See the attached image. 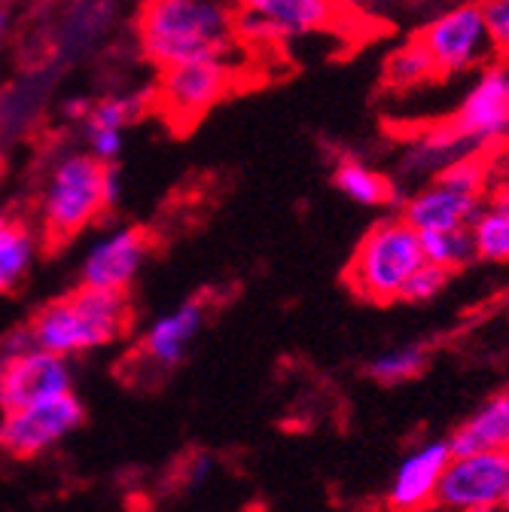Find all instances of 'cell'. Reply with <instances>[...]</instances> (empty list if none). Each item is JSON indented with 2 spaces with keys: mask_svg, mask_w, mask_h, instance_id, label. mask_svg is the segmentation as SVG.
<instances>
[{
  "mask_svg": "<svg viewBox=\"0 0 509 512\" xmlns=\"http://www.w3.org/2000/svg\"><path fill=\"white\" fill-rule=\"evenodd\" d=\"M445 439H449L452 455L509 452V391L488 397Z\"/></svg>",
  "mask_w": 509,
  "mask_h": 512,
  "instance_id": "obj_16",
  "label": "cell"
},
{
  "mask_svg": "<svg viewBox=\"0 0 509 512\" xmlns=\"http://www.w3.org/2000/svg\"><path fill=\"white\" fill-rule=\"evenodd\" d=\"M0 415H4V409H0Z\"/></svg>",
  "mask_w": 509,
  "mask_h": 512,
  "instance_id": "obj_36",
  "label": "cell"
},
{
  "mask_svg": "<svg viewBox=\"0 0 509 512\" xmlns=\"http://www.w3.org/2000/svg\"><path fill=\"white\" fill-rule=\"evenodd\" d=\"M205 317H208V308H205V299H199V296L183 299L168 314L156 317L141 339V354L147 357V363L174 369L189 354L193 342L199 339V333L205 327Z\"/></svg>",
  "mask_w": 509,
  "mask_h": 512,
  "instance_id": "obj_15",
  "label": "cell"
},
{
  "mask_svg": "<svg viewBox=\"0 0 509 512\" xmlns=\"http://www.w3.org/2000/svg\"><path fill=\"white\" fill-rule=\"evenodd\" d=\"M83 415L86 412L77 394L4 412L0 415V452L13 458H40L65 442L83 424Z\"/></svg>",
  "mask_w": 509,
  "mask_h": 512,
  "instance_id": "obj_7",
  "label": "cell"
},
{
  "mask_svg": "<svg viewBox=\"0 0 509 512\" xmlns=\"http://www.w3.org/2000/svg\"><path fill=\"white\" fill-rule=\"evenodd\" d=\"M28 330L34 348L65 360L110 348L129 330V296L80 287L43 305Z\"/></svg>",
  "mask_w": 509,
  "mask_h": 512,
  "instance_id": "obj_2",
  "label": "cell"
},
{
  "mask_svg": "<svg viewBox=\"0 0 509 512\" xmlns=\"http://www.w3.org/2000/svg\"><path fill=\"white\" fill-rule=\"evenodd\" d=\"M150 256V235L141 226H119L104 232L80 263V287L129 296Z\"/></svg>",
  "mask_w": 509,
  "mask_h": 512,
  "instance_id": "obj_8",
  "label": "cell"
},
{
  "mask_svg": "<svg viewBox=\"0 0 509 512\" xmlns=\"http://www.w3.org/2000/svg\"><path fill=\"white\" fill-rule=\"evenodd\" d=\"M452 461L449 439H427L415 445L412 452L400 461L394 470L391 488H388V506L394 512H412L436 500L439 479Z\"/></svg>",
  "mask_w": 509,
  "mask_h": 512,
  "instance_id": "obj_14",
  "label": "cell"
},
{
  "mask_svg": "<svg viewBox=\"0 0 509 512\" xmlns=\"http://www.w3.org/2000/svg\"><path fill=\"white\" fill-rule=\"evenodd\" d=\"M421 253H424V263L439 266L449 275L467 269L476 260L470 226L442 229V232H421Z\"/></svg>",
  "mask_w": 509,
  "mask_h": 512,
  "instance_id": "obj_21",
  "label": "cell"
},
{
  "mask_svg": "<svg viewBox=\"0 0 509 512\" xmlns=\"http://www.w3.org/2000/svg\"><path fill=\"white\" fill-rule=\"evenodd\" d=\"M333 0H238L235 31L250 40H296L330 28Z\"/></svg>",
  "mask_w": 509,
  "mask_h": 512,
  "instance_id": "obj_11",
  "label": "cell"
},
{
  "mask_svg": "<svg viewBox=\"0 0 509 512\" xmlns=\"http://www.w3.org/2000/svg\"><path fill=\"white\" fill-rule=\"evenodd\" d=\"M467 512H509L503 503H494V506H479V509H467Z\"/></svg>",
  "mask_w": 509,
  "mask_h": 512,
  "instance_id": "obj_31",
  "label": "cell"
},
{
  "mask_svg": "<svg viewBox=\"0 0 509 512\" xmlns=\"http://www.w3.org/2000/svg\"><path fill=\"white\" fill-rule=\"evenodd\" d=\"M4 34H7V13L0 10V43H4Z\"/></svg>",
  "mask_w": 509,
  "mask_h": 512,
  "instance_id": "obj_33",
  "label": "cell"
},
{
  "mask_svg": "<svg viewBox=\"0 0 509 512\" xmlns=\"http://www.w3.org/2000/svg\"><path fill=\"white\" fill-rule=\"evenodd\" d=\"M104 174L107 165L89 153H68L52 165L40 196V223L52 244L77 238L107 211Z\"/></svg>",
  "mask_w": 509,
  "mask_h": 512,
  "instance_id": "obj_4",
  "label": "cell"
},
{
  "mask_svg": "<svg viewBox=\"0 0 509 512\" xmlns=\"http://www.w3.org/2000/svg\"><path fill=\"white\" fill-rule=\"evenodd\" d=\"M122 199V174L116 165H107V174H104V208L113 211Z\"/></svg>",
  "mask_w": 509,
  "mask_h": 512,
  "instance_id": "obj_28",
  "label": "cell"
},
{
  "mask_svg": "<svg viewBox=\"0 0 509 512\" xmlns=\"http://www.w3.org/2000/svg\"><path fill=\"white\" fill-rule=\"evenodd\" d=\"M485 183L488 171L479 159L455 162L452 168L439 171L406 202L403 220L418 235L470 226L485 208Z\"/></svg>",
  "mask_w": 509,
  "mask_h": 512,
  "instance_id": "obj_5",
  "label": "cell"
},
{
  "mask_svg": "<svg viewBox=\"0 0 509 512\" xmlns=\"http://www.w3.org/2000/svg\"><path fill=\"white\" fill-rule=\"evenodd\" d=\"M65 394H74L71 360L46 354L40 348L0 360V409L4 412H16Z\"/></svg>",
  "mask_w": 509,
  "mask_h": 512,
  "instance_id": "obj_10",
  "label": "cell"
},
{
  "mask_svg": "<svg viewBox=\"0 0 509 512\" xmlns=\"http://www.w3.org/2000/svg\"><path fill=\"white\" fill-rule=\"evenodd\" d=\"M479 7H482V19H485V31H488L494 55L509 58V0H485Z\"/></svg>",
  "mask_w": 509,
  "mask_h": 512,
  "instance_id": "obj_26",
  "label": "cell"
},
{
  "mask_svg": "<svg viewBox=\"0 0 509 512\" xmlns=\"http://www.w3.org/2000/svg\"><path fill=\"white\" fill-rule=\"evenodd\" d=\"M470 238H473V250L476 260L485 263H509V214L497 211V208H482L479 217L470 223Z\"/></svg>",
  "mask_w": 509,
  "mask_h": 512,
  "instance_id": "obj_23",
  "label": "cell"
},
{
  "mask_svg": "<svg viewBox=\"0 0 509 512\" xmlns=\"http://www.w3.org/2000/svg\"><path fill=\"white\" fill-rule=\"evenodd\" d=\"M83 135L89 144V156H95L104 165H116V159L122 153V132L104 128V125H83Z\"/></svg>",
  "mask_w": 509,
  "mask_h": 512,
  "instance_id": "obj_27",
  "label": "cell"
},
{
  "mask_svg": "<svg viewBox=\"0 0 509 512\" xmlns=\"http://www.w3.org/2000/svg\"><path fill=\"white\" fill-rule=\"evenodd\" d=\"M488 208H497V211H506V214H509V180L500 183V186L494 189V196H491V205H488Z\"/></svg>",
  "mask_w": 509,
  "mask_h": 512,
  "instance_id": "obj_30",
  "label": "cell"
},
{
  "mask_svg": "<svg viewBox=\"0 0 509 512\" xmlns=\"http://www.w3.org/2000/svg\"><path fill=\"white\" fill-rule=\"evenodd\" d=\"M333 4H336V10H339V7H357L360 0H333Z\"/></svg>",
  "mask_w": 509,
  "mask_h": 512,
  "instance_id": "obj_34",
  "label": "cell"
},
{
  "mask_svg": "<svg viewBox=\"0 0 509 512\" xmlns=\"http://www.w3.org/2000/svg\"><path fill=\"white\" fill-rule=\"evenodd\" d=\"M412 512H449V509H442L439 503H427V506H421V509H412Z\"/></svg>",
  "mask_w": 509,
  "mask_h": 512,
  "instance_id": "obj_32",
  "label": "cell"
},
{
  "mask_svg": "<svg viewBox=\"0 0 509 512\" xmlns=\"http://www.w3.org/2000/svg\"><path fill=\"white\" fill-rule=\"evenodd\" d=\"M449 281H452V275L445 272V269L424 263V266H421V269H418V272L403 284L400 299H403V302H412V305L433 302L436 296H442V293H445V287H449Z\"/></svg>",
  "mask_w": 509,
  "mask_h": 512,
  "instance_id": "obj_25",
  "label": "cell"
},
{
  "mask_svg": "<svg viewBox=\"0 0 509 512\" xmlns=\"http://www.w3.org/2000/svg\"><path fill=\"white\" fill-rule=\"evenodd\" d=\"M37 260L34 229L10 214H0V293L19 287Z\"/></svg>",
  "mask_w": 509,
  "mask_h": 512,
  "instance_id": "obj_17",
  "label": "cell"
},
{
  "mask_svg": "<svg viewBox=\"0 0 509 512\" xmlns=\"http://www.w3.org/2000/svg\"><path fill=\"white\" fill-rule=\"evenodd\" d=\"M235 80L232 61L205 58V61H186L162 71L159 80V101L171 119H199L211 110L220 98L229 95Z\"/></svg>",
  "mask_w": 509,
  "mask_h": 512,
  "instance_id": "obj_12",
  "label": "cell"
},
{
  "mask_svg": "<svg viewBox=\"0 0 509 512\" xmlns=\"http://www.w3.org/2000/svg\"><path fill=\"white\" fill-rule=\"evenodd\" d=\"M415 40L433 58L439 77L442 74H467L473 68H488L494 58L491 40L485 31V19H482V7L473 4V0L439 13Z\"/></svg>",
  "mask_w": 509,
  "mask_h": 512,
  "instance_id": "obj_6",
  "label": "cell"
},
{
  "mask_svg": "<svg viewBox=\"0 0 509 512\" xmlns=\"http://www.w3.org/2000/svg\"><path fill=\"white\" fill-rule=\"evenodd\" d=\"M141 49L159 68L223 58L238 46L235 13L226 0H147L138 19Z\"/></svg>",
  "mask_w": 509,
  "mask_h": 512,
  "instance_id": "obj_1",
  "label": "cell"
},
{
  "mask_svg": "<svg viewBox=\"0 0 509 512\" xmlns=\"http://www.w3.org/2000/svg\"><path fill=\"white\" fill-rule=\"evenodd\" d=\"M473 150H476V147H473L467 138H461V135L455 132L452 122H445V125L430 128L427 135H421V138L412 144L406 165H409L412 171L427 168V171H433V177H436L439 171L452 168L455 162L473 159Z\"/></svg>",
  "mask_w": 509,
  "mask_h": 512,
  "instance_id": "obj_18",
  "label": "cell"
},
{
  "mask_svg": "<svg viewBox=\"0 0 509 512\" xmlns=\"http://www.w3.org/2000/svg\"><path fill=\"white\" fill-rule=\"evenodd\" d=\"M503 506L509 509V491H506V497H503Z\"/></svg>",
  "mask_w": 509,
  "mask_h": 512,
  "instance_id": "obj_35",
  "label": "cell"
},
{
  "mask_svg": "<svg viewBox=\"0 0 509 512\" xmlns=\"http://www.w3.org/2000/svg\"><path fill=\"white\" fill-rule=\"evenodd\" d=\"M424 266L421 235L403 220H378L363 241L357 244L351 266H348V287L366 302H394L400 299L403 284Z\"/></svg>",
  "mask_w": 509,
  "mask_h": 512,
  "instance_id": "obj_3",
  "label": "cell"
},
{
  "mask_svg": "<svg viewBox=\"0 0 509 512\" xmlns=\"http://www.w3.org/2000/svg\"><path fill=\"white\" fill-rule=\"evenodd\" d=\"M449 122L476 150L509 138V64L491 61L467 89Z\"/></svg>",
  "mask_w": 509,
  "mask_h": 512,
  "instance_id": "obj_13",
  "label": "cell"
},
{
  "mask_svg": "<svg viewBox=\"0 0 509 512\" xmlns=\"http://www.w3.org/2000/svg\"><path fill=\"white\" fill-rule=\"evenodd\" d=\"M509 491V452H476V455H452L445 467L436 500L449 512H467L479 506L503 503Z\"/></svg>",
  "mask_w": 509,
  "mask_h": 512,
  "instance_id": "obj_9",
  "label": "cell"
},
{
  "mask_svg": "<svg viewBox=\"0 0 509 512\" xmlns=\"http://www.w3.org/2000/svg\"><path fill=\"white\" fill-rule=\"evenodd\" d=\"M333 180L342 196L360 208H381V205L394 202V186L388 183V177L378 174L375 168H369L360 159H351V156L339 159Z\"/></svg>",
  "mask_w": 509,
  "mask_h": 512,
  "instance_id": "obj_19",
  "label": "cell"
},
{
  "mask_svg": "<svg viewBox=\"0 0 509 512\" xmlns=\"http://www.w3.org/2000/svg\"><path fill=\"white\" fill-rule=\"evenodd\" d=\"M439 71L433 58L427 55V49L418 43V40H409L403 43L400 49H394L385 61V83L394 89V92H412V89H421L427 86L430 80H436Z\"/></svg>",
  "mask_w": 509,
  "mask_h": 512,
  "instance_id": "obj_20",
  "label": "cell"
},
{
  "mask_svg": "<svg viewBox=\"0 0 509 512\" xmlns=\"http://www.w3.org/2000/svg\"><path fill=\"white\" fill-rule=\"evenodd\" d=\"M427 363H430V357H427L424 345H400V348H391L385 354L372 357L366 372L372 381L385 384V388H397V384L418 378L427 369Z\"/></svg>",
  "mask_w": 509,
  "mask_h": 512,
  "instance_id": "obj_22",
  "label": "cell"
},
{
  "mask_svg": "<svg viewBox=\"0 0 509 512\" xmlns=\"http://www.w3.org/2000/svg\"><path fill=\"white\" fill-rule=\"evenodd\" d=\"M144 110H147V95L104 98V101H95L92 104V110L83 119V125H104V128H116V132H125V125L138 122Z\"/></svg>",
  "mask_w": 509,
  "mask_h": 512,
  "instance_id": "obj_24",
  "label": "cell"
},
{
  "mask_svg": "<svg viewBox=\"0 0 509 512\" xmlns=\"http://www.w3.org/2000/svg\"><path fill=\"white\" fill-rule=\"evenodd\" d=\"M214 473V461L208 458V455H202V458H193L189 461V479H186V485H202L208 476Z\"/></svg>",
  "mask_w": 509,
  "mask_h": 512,
  "instance_id": "obj_29",
  "label": "cell"
}]
</instances>
